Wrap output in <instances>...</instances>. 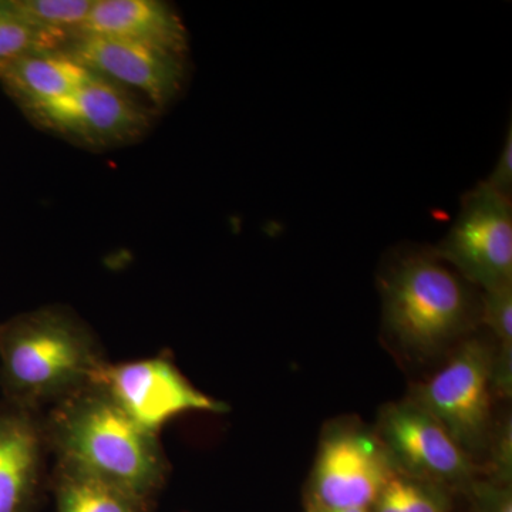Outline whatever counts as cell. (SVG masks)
<instances>
[{"mask_svg":"<svg viewBox=\"0 0 512 512\" xmlns=\"http://www.w3.org/2000/svg\"><path fill=\"white\" fill-rule=\"evenodd\" d=\"M62 49L96 76L137 90L154 109L173 103L184 86L185 57L157 47L107 37L72 36Z\"/></svg>","mask_w":512,"mask_h":512,"instance_id":"obj_10","label":"cell"},{"mask_svg":"<svg viewBox=\"0 0 512 512\" xmlns=\"http://www.w3.org/2000/svg\"><path fill=\"white\" fill-rule=\"evenodd\" d=\"M45 440L33 410L0 406V512H26L39 483Z\"/></svg>","mask_w":512,"mask_h":512,"instance_id":"obj_12","label":"cell"},{"mask_svg":"<svg viewBox=\"0 0 512 512\" xmlns=\"http://www.w3.org/2000/svg\"><path fill=\"white\" fill-rule=\"evenodd\" d=\"M70 37L30 28L0 12V63L37 50L62 49Z\"/></svg>","mask_w":512,"mask_h":512,"instance_id":"obj_16","label":"cell"},{"mask_svg":"<svg viewBox=\"0 0 512 512\" xmlns=\"http://www.w3.org/2000/svg\"><path fill=\"white\" fill-rule=\"evenodd\" d=\"M93 76L63 49L37 50L0 63V86L22 111L60 99Z\"/></svg>","mask_w":512,"mask_h":512,"instance_id":"obj_13","label":"cell"},{"mask_svg":"<svg viewBox=\"0 0 512 512\" xmlns=\"http://www.w3.org/2000/svg\"><path fill=\"white\" fill-rule=\"evenodd\" d=\"M434 252L484 292L512 284V201L478 184Z\"/></svg>","mask_w":512,"mask_h":512,"instance_id":"obj_7","label":"cell"},{"mask_svg":"<svg viewBox=\"0 0 512 512\" xmlns=\"http://www.w3.org/2000/svg\"><path fill=\"white\" fill-rule=\"evenodd\" d=\"M491 356L478 339L464 342L450 362L409 399L419 404L473 458L488 446L491 431Z\"/></svg>","mask_w":512,"mask_h":512,"instance_id":"obj_5","label":"cell"},{"mask_svg":"<svg viewBox=\"0 0 512 512\" xmlns=\"http://www.w3.org/2000/svg\"><path fill=\"white\" fill-rule=\"evenodd\" d=\"M483 320L498 340V348L512 349V284L485 291Z\"/></svg>","mask_w":512,"mask_h":512,"instance_id":"obj_18","label":"cell"},{"mask_svg":"<svg viewBox=\"0 0 512 512\" xmlns=\"http://www.w3.org/2000/svg\"><path fill=\"white\" fill-rule=\"evenodd\" d=\"M487 450L490 451L488 474L490 481L511 485L512 481V420L511 416L501 421L497 429L491 431Z\"/></svg>","mask_w":512,"mask_h":512,"instance_id":"obj_19","label":"cell"},{"mask_svg":"<svg viewBox=\"0 0 512 512\" xmlns=\"http://www.w3.org/2000/svg\"><path fill=\"white\" fill-rule=\"evenodd\" d=\"M380 282L384 326L419 355L444 348L474 316L470 289L434 251L399 256Z\"/></svg>","mask_w":512,"mask_h":512,"instance_id":"obj_3","label":"cell"},{"mask_svg":"<svg viewBox=\"0 0 512 512\" xmlns=\"http://www.w3.org/2000/svg\"><path fill=\"white\" fill-rule=\"evenodd\" d=\"M467 488L474 497L478 512H512L511 485L474 480Z\"/></svg>","mask_w":512,"mask_h":512,"instance_id":"obj_20","label":"cell"},{"mask_svg":"<svg viewBox=\"0 0 512 512\" xmlns=\"http://www.w3.org/2000/svg\"><path fill=\"white\" fill-rule=\"evenodd\" d=\"M308 512H370L362 508H345V510H319V508H309Z\"/></svg>","mask_w":512,"mask_h":512,"instance_id":"obj_22","label":"cell"},{"mask_svg":"<svg viewBox=\"0 0 512 512\" xmlns=\"http://www.w3.org/2000/svg\"><path fill=\"white\" fill-rule=\"evenodd\" d=\"M57 501L59 512H138L141 498L100 478L62 467Z\"/></svg>","mask_w":512,"mask_h":512,"instance_id":"obj_14","label":"cell"},{"mask_svg":"<svg viewBox=\"0 0 512 512\" xmlns=\"http://www.w3.org/2000/svg\"><path fill=\"white\" fill-rule=\"evenodd\" d=\"M375 431L402 476L440 487L476 480L473 458L413 400L384 406Z\"/></svg>","mask_w":512,"mask_h":512,"instance_id":"obj_9","label":"cell"},{"mask_svg":"<svg viewBox=\"0 0 512 512\" xmlns=\"http://www.w3.org/2000/svg\"><path fill=\"white\" fill-rule=\"evenodd\" d=\"M488 188L497 192L501 197L512 200V127L508 126L505 134L503 150L495 165L493 173L483 181Z\"/></svg>","mask_w":512,"mask_h":512,"instance_id":"obj_21","label":"cell"},{"mask_svg":"<svg viewBox=\"0 0 512 512\" xmlns=\"http://www.w3.org/2000/svg\"><path fill=\"white\" fill-rule=\"evenodd\" d=\"M52 440L60 466L146 497L164 477L157 434L138 426L106 393L83 387L53 414Z\"/></svg>","mask_w":512,"mask_h":512,"instance_id":"obj_2","label":"cell"},{"mask_svg":"<svg viewBox=\"0 0 512 512\" xmlns=\"http://www.w3.org/2000/svg\"><path fill=\"white\" fill-rule=\"evenodd\" d=\"M90 329L60 306L20 313L0 325V384L6 402L33 410L92 383L104 365Z\"/></svg>","mask_w":512,"mask_h":512,"instance_id":"obj_1","label":"cell"},{"mask_svg":"<svg viewBox=\"0 0 512 512\" xmlns=\"http://www.w3.org/2000/svg\"><path fill=\"white\" fill-rule=\"evenodd\" d=\"M399 476L375 430L355 424L326 431L309 483V508L370 510Z\"/></svg>","mask_w":512,"mask_h":512,"instance_id":"obj_6","label":"cell"},{"mask_svg":"<svg viewBox=\"0 0 512 512\" xmlns=\"http://www.w3.org/2000/svg\"><path fill=\"white\" fill-rule=\"evenodd\" d=\"M73 36H96L157 47L185 57L187 28L177 10L160 0H93Z\"/></svg>","mask_w":512,"mask_h":512,"instance_id":"obj_11","label":"cell"},{"mask_svg":"<svg viewBox=\"0 0 512 512\" xmlns=\"http://www.w3.org/2000/svg\"><path fill=\"white\" fill-rule=\"evenodd\" d=\"M93 0H0V12L30 28L73 36Z\"/></svg>","mask_w":512,"mask_h":512,"instance_id":"obj_15","label":"cell"},{"mask_svg":"<svg viewBox=\"0 0 512 512\" xmlns=\"http://www.w3.org/2000/svg\"><path fill=\"white\" fill-rule=\"evenodd\" d=\"M392 488L400 512L450 511L448 495L440 485L399 474L393 478Z\"/></svg>","mask_w":512,"mask_h":512,"instance_id":"obj_17","label":"cell"},{"mask_svg":"<svg viewBox=\"0 0 512 512\" xmlns=\"http://www.w3.org/2000/svg\"><path fill=\"white\" fill-rule=\"evenodd\" d=\"M90 384L106 393L138 426L154 434L180 414L221 413L228 409L227 404L192 386L164 357L119 365L104 363Z\"/></svg>","mask_w":512,"mask_h":512,"instance_id":"obj_8","label":"cell"},{"mask_svg":"<svg viewBox=\"0 0 512 512\" xmlns=\"http://www.w3.org/2000/svg\"><path fill=\"white\" fill-rule=\"evenodd\" d=\"M23 113L47 133L92 150L136 143L150 131L154 119L153 110L127 89L96 74L74 92Z\"/></svg>","mask_w":512,"mask_h":512,"instance_id":"obj_4","label":"cell"}]
</instances>
